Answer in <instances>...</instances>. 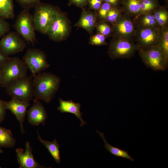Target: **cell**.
Listing matches in <instances>:
<instances>
[{
    "instance_id": "6da1fadb",
    "label": "cell",
    "mask_w": 168,
    "mask_h": 168,
    "mask_svg": "<svg viewBox=\"0 0 168 168\" xmlns=\"http://www.w3.org/2000/svg\"><path fill=\"white\" fill-rule=\"evenodd\" d=\"M60 78L53 73L41 72L33 76L34 97L46 103L50 102L58 91Z\"/></svg>"
},
{
    "instance_id": "d6a6232c",
    "label": "cell",
    "mask_w": 168,
    "mask_h": 168,
    "mask_svg": "<svg viewBox=\"0 0 168 168\" xmlns=\"http://www.w3.org/2000/svg\"><path fill=\"white\" fill-rule=\"evenodd\" d=\"M89 9L96 12L100 7L103 0H87Z\"/></svg>"
},
{
    "instance_id": "ac0fdd59",
    "label": "cell",
    "mask_w": 168,
    "mask_h": 168,
    "mask_svg": "<svg viewBox=\"0 0 168 168\" xmlns=\"http://www.w3.org/2000/svg\"><path fill=\"white\" fill-rule=\"evenodd\" d=\"M96 132L99 134L103 140L104 143V146L105 149L110 154L116 157L127 159L132 161H134V159L129 154L128 151L110 145L106 140L104 133H100L97 130H96Z\"/></svg>"
},
{
    "instance_id": "d4e9b609",
    "label": "cell",
    "mask_w": 168,
    "mask_h": 168,
    "mask_svg": "<svg viewBox=\"0 0 168 168\" xmlns=\"http://www.w3.org/2000/svg\"><path fill=\"white\" fill-rule=\"evenodd\" d=\"M140 2L141 14L153 13L159 7L157 0H140Z\"/></svg>"
},
{
    "instance_id": "1f68e13d",
    "label": "cell",
    "mask_w": 168,
    "mask_h": 168,
    "mask_svg": "<svg viewBox=\"0 0 168 168\" xmlns=\"http://www.w3.org/2000/svg\"><path fill=\"white\" fill-rule=\"evenodd\" d=\"M10 25L4 19L0 18V37L9 32Z\"/></svg>"
},
{
    "instance_id": "e0dca14e",
    "label": "cell",
    "mask_w": 168,
    "mask_h": 168,
    "mask_svg": "<svg viewBox=\"0 0 168 168\" xmlns=\"http://www.w3.org/2000/svg\"><path fill=\"white\" fill-rule=\"evenodd\" d=\"M59 105L58 110L62 113H68L74 114L81 121L80 127L84 126L86 123L83 120L82 115L80 111L81 105L79 103H75L72 100H65L59 98Z\"/></svg>"
},
{
    "instance_id": "7a4b0ae2",
    "label": "cell",
    "mask_w": 168,
    "mask_h": 168,
    "mask_svg": "<svg viewBox=\"0 0 168 168\" xmlns=\"http://www.w3.org/2000/svg\"><path fill=\"white\" fill-rule=\"evenodd\" d=\"M61 11L58 7L40 2L35 7L32 15L35 30L45 34L48 29Z\"/></svg>"
},
{
    "instance_id": "f546056e",
    "label": "cell",
    "mask_w": 168,
    "mask_h": 168,
    "mask_svg": "<svg viewBox=\"0 0 168 168\" xmlns=\"http://www.w3.org/2000/svg\"><path fill=\"white\" fill-rule=\"evenodd\" d=\"M106 37L99 33L91 35L90 38L89 43L90 44L96 46H100L107 44L106 42Z\"/></svg>"
},
{
    "instance_id": "74e56055",
    "label": "cell",
    "mask_w": 168,
    "mask_h": 168,
    "mask_svg": "<svg viewBox=\"0 0 168 168\" xmlns=\"http://www.w3.org/2000/svg\"><path fill=\"white\" fill-rule=\"evenodd\" d=\"M1 147H0V154L2 153L3 152V151L1 149ZM1 168V167L0 166V168Z\"/></svg>"
},
{
    "instance_id": "ba28073f",
    "label": "cell",
    "mask_w": 168,
    "mask_h": 168,
    "mask_svg": "<svg viewBox=\"0 0 168 168\" xmlns=\"http://www.w3.org/2000/svg\"><path fill=\"white\" fill-rule=\"evenodd\" d=\"M17 33L27 42L34 45L36 40L33 16L29 9H24L17 16L14 25Z\"/></svg>"
},
{
    "instance_id": "d6986e66",
    "label": "cell",
    "mask_w": 168,
    "mask_h": 168,
    "mask_svg": "<svg viewBox=\"0 0 168 168\" xmlns=\"http://www.w3.org/2000/svg\"><path fill=\"white\" fill-rule=\"evenodd\" d=\"M122 10L130 16L137 17L141 14L140 0H122Z\"/></svg>"
},
{
    "instance_id": "5b68a950",
    "label": "cell",
    "mask_w": 168,
    "mask_h": 168,
    "mask_svg": "<svg viewBox=\"0 0 168 168\" xmlns=\"http://www.w3.org/2000/svg\"><path fill=\"white\" fill-rule=\"evenodd\" d=\"M140 49L138 45L132 40L113 37L109 45L108 54L113 59H128Z\"/></svg>"
},
{
    "instance_id": "277c9868",
    "label": "cell",
    "mask_w": 168,
    "mask_h": 168,
    "mask_svg": "<svg viewBox=\"0 0 168 168\" xmlns=\"http://www.w3.org/2000/svg\"><path fill=\"white\" fill-rule=\"evenodd\" d=\"M33 76H27L11 82L5 88L12 98L30 102L34 97Z\"/></svg>"
},
{
    "instance_id": "30bf717a",
    "label": "cell",
    "mask_w": 168,
    "mask_h": 168,
    "mask_svg": "<svg viewBox=\"0 0 168 168\" xmlns=\"http://www.w3.org/2000/svg\"><path fill=\"white\" fill-rule=\"evenodd\" d=\"M22 60L34 76L49 67L46 55L37 49H30L26 52Z\"/></svg>"
},
{
    "instance_id": "8fae6325",
    "label": "cell",
    "mask_w": 168,
    "mask_h": 168,
    "mask_svg": "<svg viewBox=\"0 0 168 168\" xmlns=\"http://www.w3.org/2000/svg\"><path fill=\"white\" fill-rule=\"evenodd\" d=\"M26 44L19 34L15 32H9L0 40V49L7 56L23 51Z\"/></svg>"
},
{
    "instance_id": "83f0119b",
    "label": "cell",
    "mask_w": 168,
    "mask_h": 168,
    "mask_svg": "<svg viewBox=\"0 0 168 168\" xmlns=\"http://www.w3.org/2000/svg\"><path fill=\"white\" fill-rule=\"evenodd\" d=\"M122 9L118 7H112L109 11L106 19V21L112 25L115 23L122 15Z\"/></svg>"
},
{
    "instance_id": "603a6c76",
    "label": "cell",
    "mask_w": 168,
    "mask_h": 168,
    "mask_svg": "<svg viewBox=\"0 0 168 168\" xmlns=\"http://www.w3.org/2000/svg\"><path fill=\"white\" fill-rule=\"evenodd\" d=\"M138 27H160L157 24L153 13L141 14L136 17Z\"/></svg>"
},
{
    "instance_id": "9c48e42d",
    "label": "cell",
    "mask_w": 168,
    "mask_h": 168,
    "mask_svg": "<svg viewBox=\"0 0 168 168\" xmlns=\"http://www.w3.org/2000/svg\"><path fill=\"white\" fill-rule=\"evenodd\" d=\"M161 34V27H138L134 36L140 49H146L158 45Z\"/></svg>"
},
{
    "instance_id": "3957f363",
    "label": "cell",
    "mask_w": 168,
    "mask_h": 168,
    "mask_svg": "<svg viewBox=\"0 0 168 168\" xmlns=\"http://www.w3.org/2000/svg\"><path fill=\"white\" fill-rule=\"evenodd\" d=\"M28 68L22 59L19 57L11 58L0 68L1 87L27 75Z\"/></svg>"
},
{
    "instance_id": "f35d334b",
    "label": "cell",
    "mask_w": 168,
    "mask_h": 168,
    "mask_svg": "<svg viewBox=\"0 0 168 168\" xmlns=\"http://www.w3.org/2000/svg\"><path fill=\"white\" fill-rule=\"evenodd\" d=\"M0 86H1V78H0Z\"/></svg>"
},
{
    "instance_id": "4fadbf2b",
    "label": "cell",
    "mask_w": 168,
    "mask_h": 168,
    "mask_svg": "<svg viewBox=\"0 0 168 168\" xmlns=\"http://www.w3.org/2000/svg\"><path fill=\"white\" fill-rule=\"evenodd\" d=\"M6 107L7 110H10L15 116L20 123L21 130L22 134L25 130L23 126V123L25 119L27 109L30 106V102L22 101L12 98L8 101H6Z\"/></svg>"
},
{
    "instance_id": "7c38bea8",
    "label": "cell",
    "mask_w": 168,
    "mask_h": 168,
    "mask_svg": "<svg viewBox=\"0 0 168 168\" xmlns=\"http://www.w3.org/2000/svg\"><path fill=\"white\" fill-rule=\"evenodd\" d=\"M112 34L113 37L132 40L134 36L136 28L131 17L122 15L119 19L112 25Z\"/></svg>"
},
{
    "instance_id": "484cf974",
    "label": "cell",
    "mask_w": 168,
    "mask_h": 168,
    "mask_svg": "<svg viewBox=\"0 0 168 168\" xmlns=\"http://www.w3.org/2000/svg\"><path fill=\"white\" fill-rule=\"evenodd\" d=\"M163 51L166 60L168 61V27L161 28V34L158 45Z\"/></svg>"
},
{
    "instance_id": "5bb4252c",
    "label": "cell",
    "mask_w": 168,
    "mask_h": 168,
    "mask_svg": "<svg viewBox=\"0 0 168 168\" xmlns=\"http://www.w3.org/2000/svg\"><path fill=\"white\" fill-rule=\"evenodd\" d=\"M17 161L20 168H39L44 167L39 164L35 160L32 153L30 142L26 144L25 150L21 148L16 149Z\"/></svg>"
},
{
    "instance_id": "44dd1931",
    "label": "cell",
    "mask_w": 168,
    "mask_h": 168,
    "mask_svg": "<svg viewBox=\"0 0 168 168\" xmlns=\"http://www.w3.org/2000/svg\"><path fill=\"white\" fill-rule=\"evenodd\" d=\"M16 141L12 131L9 129L0 126V147H13Z\"/></svg>"
},
{
    "instance_id": "d590c367",
    "label": "cell",
    "mask_w": 168,
    "mask_h": 168,
    "mask_svg": "<svg viewBox=\"0 0 168 168\" xmlns=\"http://www.w3.org/2000/svg\"><path fill=\"white\" fill-rule=\"evenodd\" d=\"M10 58L5 54L0 49V68Z\"/></svg>"
},
{
    "instance_id": "ffe728a7",
    "label": "cell",
    "mask_w": 168,
    "mask_h": 168,
    "mask_svg": "<svg viewBox=\"0 0 168 168\" xmlns=\"http://www.w3.org/2000/svg\"><path fill=\"white\" fill-rule=\"evenodd\" d=\"M38 138L47 148L48 151L54 158V161L58 164L61 162L60 155L59 144L57 140L54 139L53 141L49 142L43 140L40 136L39 133L37 131Z\"/></svg>"
},
{
    "instance_id": "836d02e7",
    "label": "cell",
    "mask_w": 168,
    "mask_h": 168,
    "mask_svg": "<svg viewBox=\"0 0 168 168\" xmlns=\"http://www.w3.org/2000/svg\"><path fill=\"white\" fill-rule=\"evenodd\" d=\"M68 5H73L82 9L87 6L88 1L87 0H69Z\"/></svg>"
},
{
    "instance_id": "8d00e7d4",
    "label": "cell",
    "mask_w": 168,
    "mask_h": 168,
    "mask_svg": "<svg viewBox=\"0 0 168 168\" xmlns=\"http://www.w3.org/2000/svg\"><path fill=\"white\" fill-rule=\"evenodd\" d=\"M122 0H103V2H107L114 7H118L122 3Z\"/></svg>"
},
{
    "instance_id": "7402d4cb",
    "label": "cell",
    "mask_w": 168,
    "mask_h": 168,
    "mask_svg": "<svg viewBox=\"0 0 168 168\" xmlns=\"http://www.w3.org/2000/svg\"><path fill=\"white\" fill-rule=\"evenodd\" d=\"M14 17L13 0H0V18L12 19Z\"/></svg>"
},
{
    "instance_id": "2e32d148",
    "label": "cell",
    "mask_w": 168,
    "mask_h": 168,
    "mask_svg": "<svg viewBox=\"0 0 168 168\" xmlns=\"http://www.w3.org/2000/svg\"><path fill=\"white\" fill-rule=\"evenodd\" d=\"M82 12L79 19L75 26L85 30L91 34L96 27L97 21L96 12L86 10L85 8L82 9Z\"/></svg>"
},
{
    "instance_id": "4dcf8cb0",
    "label": "cell",
    "mask_w": 168,
    "mask_h": 168,
    "mask_svg": "<svg viewBox=\"0 0 168 168\" xmlns=\"http://www.w3.org/2000/svg\"><path fill=\"white\" fill-rule=\"evenodd\" d=\"M24 9L35 7L40 2V0H16Z\"/></svg>"
},
{
    "instance_id": "9a60e30c",
    "label": "cell",
    "mask_w": 168,
    "mask_h": 168,
    "mask_svg": "<svg viewBox=\"0 0 168 168\" xmlns=\"http://www.w3.org/2000/svg\"><path fill=\"white\" fill-rule=\"evenodd\" d=\"M27 112V119L31 125L37 126L41 124H44L47 114L44 106L39 100L35 99Z\"/></svg>"
},
{
    "instance_id": "52a82bcc",
    "label": "cell",
    "mask_w": 168,
    "mask_h": 168,
    "mask_svg": "<svg viewBox=\"0 0 168 168\" xmlns=\"http://www.w3.org/2000/svg\"><path fill=\"white\" fill-rule=\"evenodd\" d=\"M71 27L66 13L61 11L48 29L45 34L55 42L65 40L69 36Z\"/></svg>"
},
{
    "instance_id": "f1b7e54d",
    "label": "cell",
    "mask_w": 168,
    "mask_h": 168,
    "mask_svg": "<svg viewBox=\"0 0 168 168\" xmlns=\"http://www.w3.org/2000/svg\"><path fill=\"white\" fill-rule=\"evenodd\" d=\"M112 7L110 4L103 2L100 8L96 11L98 22L106 21L107 14Z\"/></svg>"
},
{
    "instance_id": "4316f807",
    "label": "cell",
    "mask_w": 168,
    "mask_h": 168,
    "mask_svg": "<svg viewBox=\"0 0 168 168\" xmlns=\"http://www.w3.org/2000/svg\"><path fill=\"white\" fill-rule=\"evenodd\" d=\"M97 33L106 37L112 34V28L110 23L106 21L98 22L96 26Z\"/></svg>"
},
{
    "instance_id": "cb8c5ba5",
    "label": "cell",
    "mask_w": 168,
    "mask_h": 168,
    "mask_svg": "<svg viewBox=\"0 0 168 168\" xmlns=\"http://www.w3.org/2000/svg\"><path fill=\"white\" fill-rule=\"evenodd\" d=\"M153 13L157 24L161 28L167 26L168 12L165 7H159Z\"/></svg>"
},
{
    "instance_id": "8992f818",
    "label": "cell",
    "mask_w": 168,
    "mask_h": 168,
    "mask_svg": "<svg viewBox=\"0 0 168 168\" xmlns=\"http://www.w3.org/2000/svg\"><path fill=\"white\" fill-rule=\"evenodd\" d=\"M138 52L142 60L147 67L155 71H162L166 69L168 61L159 46L140 49Z\"/></svg>"
},
{
    "instance_id": "e575fe53",
    "label": "cell",
    "mask_w": 168,
    "mask_h": 168,
    "mask_svg": "<svg viewBox=\"0 0 168 168\" xmlns=\"http://www.w3.org/2000/svg\"><path fill=\"white\" fill-rule=\"evenodd\" d=\"M6 101L2 100L0 98V123L4 119L7 110Z\"/></svg>"
}]
</instances>
